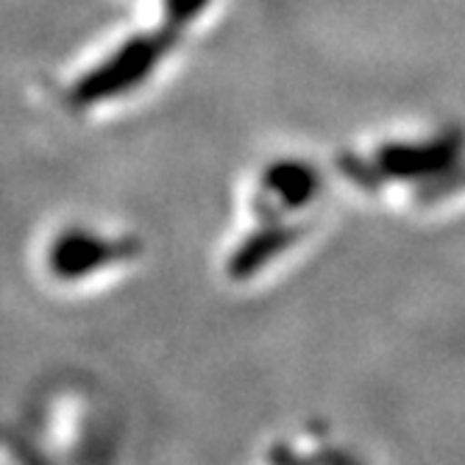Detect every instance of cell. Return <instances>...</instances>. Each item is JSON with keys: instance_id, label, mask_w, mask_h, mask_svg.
<instances>
[{"instance_id": "cell-1", "label": "cell", "mask_w": 465, "mask_h": 465, "mask_svg": "<svg viewBox=\"0 0 465 465\" xmlns=\"http://www.w3.org/2000/svg\"><path fill=\"white\" fill-rule=\"evenodd\" d=\"M176 42L173 28H162L156 34H140L106 56L93 73L78 78L73 87L75 104H101L106 98L125 95L129 90L140 87L151 78V73L162 64V59L171 54Z\"/></svg>"}, {"instance_id": "cell-2", "label": "cell", "mask_w": 465, "mask_h": 465, "mask_svg": "<svg viewBox=\"0 0 465 465\" xmlns=\"http://www.w3.org/2000/svg\"><path fill=\"white\" fill-rule=\"evenodd\" d=\"M209 6V0H164V25L167 28H187L195 17H201Z\"/></svg>"}]
</instances>
